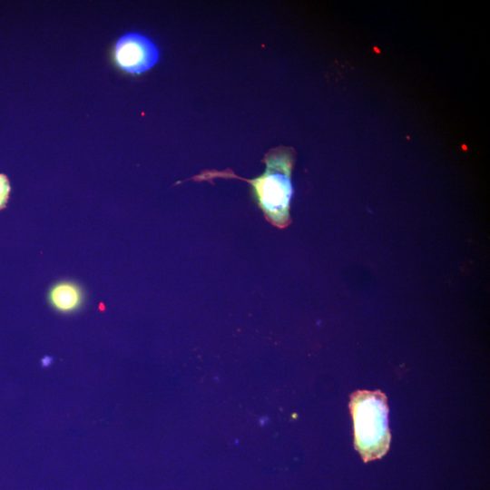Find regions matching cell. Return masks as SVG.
Listing matches in <instances>:
<instances>
[{
    "label": "cell",
    "mask_w": 490,
    "mask_h": 490,
    "mask_svg": "<svg viewBox=\"0 0 490 490\" xmlns=\"http://www.w3.org/2000/svg\"><path fill=\"white\" fill-rule=\"evenodd\" d=\"M114 56L116 63L123 71L140 74L157 64L159 52L156 45L146 36L130 33L117 42Z\"/></svg>",
    "instance_id": "cell-3"
},
{
    "label": "cell",
    "mask_w": 490,
    "mask_h": 490,
    "mask_svg": "<svg viewBox=\"0 0 490 490\" xmlns=\"http://www.w3.org/2000/svg\"><path fill=\"white\" fill-rule=\"evenodd\" d=\"M349 406L357 450L366 462L380 458L390 442L386 396L379 391L359 390L351 396Z\"/></svg>",
    "instance_id": "cell-2"
},
{
    "label": "cell",
    "mask_w": 490,
    "mask_h": 490,
    "mask_svg": "<svg viewBox=\"0 0 490 490\" xmlns=\"http://www.w3.org/2000/svg\"><path fill=\"white\" fill-rule=\"evenodd\" d=\"M48 300L52 307L62 313L78 310L83 301L82 289L72 281H60L49 291Z\"/></svg>",
    "instance_id": "cell-4"
},
{
    "label": "cell",
    "mask_w": 490,
    "mask_h": 490,
    "mask_svg": "<svg viewBox=\"0 0 490 490\" xmlns=\"http://www.w3.org/2000/svg\"><path fill=\"white\" fill-rule=\"evenodd\" d=\"M263 162L264 172L254 179L238 177L231 171H206L192 178L194 181H211L216 178H235L249 182L252 194L266 220L273 226L283 229L290 221L292 197L291 173L295 162L292 148L279 146L267 152Z\"/></svg>",
    "instance_id": "cell-1"
},
{
    "label": "cell",
    "mask_w": 490,
    "mask_h": 490,
    "mask_svg": "<svg viewBox=\"0 0 490 490\" xmlns=\"http://www.w3.org/2000/svg\"><path fill=\"white\" fill-rule=\"evenodd\" d=\"M10 191L9 182L5 175L0 174V209H2L8 199Z\"/></svg>",
    "instance_id": "cell-5"
}]
</instances>
